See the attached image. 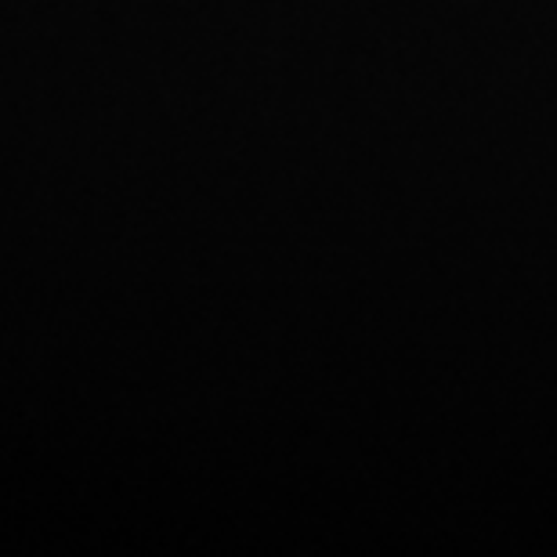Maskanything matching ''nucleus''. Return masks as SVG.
<instances>
[]
</instances>
